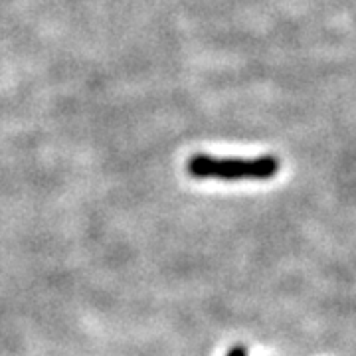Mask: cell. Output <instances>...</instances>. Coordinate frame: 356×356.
Wrapping results in <instances>:
<instances>
[{
	"instance_id": "cell-1",
	"label": "cell",
	"mask_w": 356,
	"mask_h": 356,
	"mask_svg": "<svg viewBox=\"0 0 356 356\" xmlns=\"http://www.w3.org/2000/svg\"><path fill=\"white\" fill-rule=\"evenodd\" d=\"M280 159L264 154L255 159H222L212 154H194L188 159L186 170L192 178L214 180H269L280 172Z\"/></svg>"
},
{
	"instance_id": "cell-2",
	"label": "cell",
	"mask_w": 356,
	"mask_h": 356,
	"mask_svg": "<svg viewBox=\"0 0 356 356\" xmlns=\"http://www.w3.org/2000/svg\"><path fill=\"white\" fill-rule=\"evenodd\" d=\"M228 356H248V353H245V348H243V346H236V348H232V350H229Z\"/></svg>"
}]
</instances>
